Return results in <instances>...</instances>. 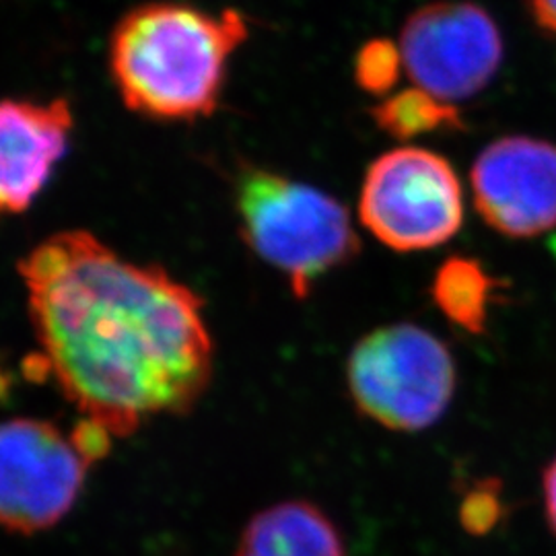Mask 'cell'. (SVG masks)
I'll use <instances>...</instances> for the list:
<instances>
[{
    "mask_svg": "<svg viewBox=\"0 0 556 556\" xmlns=\"http://www.w3.org/2000/svg\"><path fill=\"white\" fill-rule=\"evenodd\" d=\"M20 275L41 365L83 417L126 438L197 408L215 351L188 285L80 229L43 239Z\"/></svg>",
    "mask_w": 556,
    "mask_h": 556,
    "instance_id": "cell-1",
    "label": "cell"
},
{
    "mask_svg": "<svg viewBox=\"0 0 556 556\" xmlns=\"http://www.w3.org/2000/svg\"><path fill=\"white\" fill-rule=\"evenodd\" d=\"M245 40L248 23L238 11L215 15L184 2H147L114 27L110 75L135 114L161 122L206 118Z\"/></svg>",
    "mask_w": 556,
    "mask_h": 556,
    "instance_id": "cell-2",
    "label": "cell"
},
{
    "mask_svg": "<svg viewBox=\"0 0 556 556\" xmlns=\"http://www.w3.org/2000/svg\"><path fill=\"white\" fill-rule=\"evenodd\" d=\"M233 197L241 238L287 278L298 299L358 254L346 208L309 184L245 165L236 176Z\"/></svg>",
    "mask_w": 556,
    "mask_h": 556,
    "instance_id": "cell-3",
    "label": "cell"
},
{
    "mask_svg": "<svg viewBox=\"0 0 556 556\" xmlns=\"http://www.w3.org/2000/svg\"><path fill=\"white\" fill-rule=\"evenodd\" d=\"M346 381L363 417L396 433H418L447 413L456 394V361L425 328L394 324L358 340Z\"/></svg>",
    "mask_w": 556,
    "mask_h": 556,
    "instance_id": "cell-4",
    "label": "cell"
},
{
    "mask_svg": "<svg viewBox=\"0 0 556 556\" xmlns=\"http://www.w3.org/2000/svg\"><path fill=\"white\" fill-rule=\"evenodd\" d=\"M358 213L363 225L394 250L438 248L462 227V186L438 153L396 149L369 167Z\"/></svg>",
    "mask_w": 556,
    "mask_h": 556,
    "instance_id": "cell-5",
    "label": "cell"
},
{
    "mask_svg": "<svg viewBox=\"0 0 556 556\" xmlns=\"http://www.w3.org/2000/svg\"><path fill=\"white\" fill-rule=\"evenodd\" d=\"M89 466L50 420L0 422V528L23 536L54 528L77 505Z\"/></svg>",
    "mask_w": 556,
    "mask_h": 556,
    "instance_id": "cell-6",
    "label": "cell"
},
{
    "mask_svg": "<svg viewBox=\"0 0 556 556\" xmlns=\"http://www.w3.org/2000/svg\"><path fill=\"white\" fill-rule=\"evenodd\" d=\"M397 50L415 87L447 105L480 93L503 60L497 23L475 2L418 9L404 23Z\"/></svg>",
    "mask_w": 556,
    "mask_h": 556,
    "instance_id": "cell-7",
    "label": "cell"
},
{
    "mask_svg": "<svg viewBox=\"0 0 556 556\" xmlns=\"http://www.w3.org/2000/svg\"><path fill=\"white\" fill-rule=\"evenodd\" d=\"M480 217L509 238H536L556 227V147L530 137L489 144L472 167Z\"/></svg>",
    "mask_w": 556,
    "mask_h": 556,
    "instance_id": "cell-8",
    "label": "cell"
},
{
    "mask_svg": "<svg viewBox=\"0 0 556 556\" xmlns=\"http://www.w3.org/2000/svg\"><path fill=\"white\" fill-rule=\"evenodd\" d=\"M75 114L66 100L0 101V219L25 213L64 160Z\"/></svg>",
    "mask_w": 556,
    "mask_h": 556,
    "instance_id": "cell-9",
    "label": "cell"
},
{
    "mask_svg": "<svg viewBox=\"0 0 556 556\" xmlns=\"http://www.w3.org/2000/svg\"><path fill=\"white\" fill-rule=\"evenodd\" d=\"M236 556H346L344 538L321 507L305 498L282 501L250 519Z\"/></svg>",
    "mask_w": 556,
    "mask_h": 556,
    "instance_id": "cell-10",
    "label": "cell"
},
{
    "mask_svg": "<svg viewBox=\"0 0 556 556\" xmlns=\"http://www.w3.org/2000/svg\"><path fill=\"white\" fill-rule=\"evenodd\" d=\"M493 291V278L478 262L452 258L439 268L433 282V301L450 321L470 334H480L486 326Z\"/></svg>",
    "mask_w": 556,
    "mask_h": 556,
    "instance_id": "cell-11",
    "label": "cell"
},
{
    "mask_svg": "<svg viewBox=\"0 0 556 556\" xmlns=\"http://www.w3.org/2000/svg\"><path fill=\"white\" fill-rule=\"evenodd\" d=\"M374 118L381 130L396 139H413L441 128L459 126L454 105L435 100L420 89H410L381 101L374 110Z\"/></svg>",
    "mask_w": 556,
    "mask_h": 556,
    "instance_id": "cell-12",
    "label": "cell"
},
{
    "mask_svg": "<svg viewBox=\"0 0 556 556\" xmlns=\"http://www.w3.org/2000/svg\"><path fill=\"white\" fill-rule=\"evenodd\" d=\"M400 50L388 41L367 43L357 59V80L371 93H386L400 75Z\"/></svg>",
    "mask_w": 556,
    "mask_h": 556,
    "instance_id": "cell-13",
    "label": "cell"
},
{
    "mask_svg": "<svg viewBox=\"0 0 556 556\" xmlns=\"http://www.w3.org/2000/svg\"><path fill=\"white\" fill-rule=\"evenodd\" d=\"M501 514L503 503L498 484L495 480H489L466 493L459 505V523L472 536H486L501 521Z\"/></svg>",
    "mask_w": 556,
    "mask_h": 556,
    "instance_id": "cell-14",
    "label": "cell"
},
{
    "mask_svg": "<svg viewBox=\"0 0 556 556\" xmlns=\"http://www.w3.org/2000/svg\"><path fill=\"white\" fill-rule=\"evenodd\" d=\"M542 493H544V511L548 526L556 536V457L546 466L542 477Z\"/></svg>",
    "mask_w": 556,
    "mask_h": 556,
    "instance_id": "cell-15",
    "label": "cell"
},
{
    "mask_svg": "<svg viewBox=\"0 0 556 556\" xmlns=\"http://www.w3.org/2000/svg\"><path fill=\"white\" fill-rule=\"evenodd\" d=\"M538 25L556 36V0H530Z\"/></svg>",
    "mask_w": 556,
    "mask_h": 556,
    "instance_id": "cell-16",
    "label": "cell"
}]
</instances>
